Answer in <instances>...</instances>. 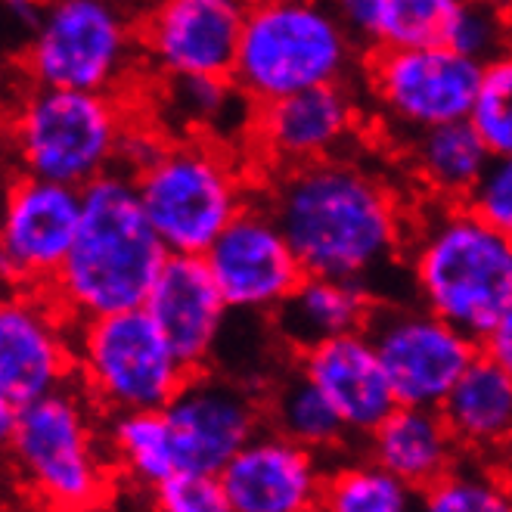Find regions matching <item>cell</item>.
I'll return each instance as SVG.
<instances>
[{
	"instance_id": "cell-32",
	"label": "cell",
	"mask_w": 512,
	"mask_h": 512,
	"mask_svg": "<svg viewBox=\"0 0 512 512\" xmlns=\"http://www.w3.org/2000/svg\"><path fill=\"white\" fill-rule=\"evenodd\" d=\"M509 38L512 22L497 0H463L454 25H450L447 44L478 59V63H488V59L512 47Z\"/></svg>"
},
{
	"instance_id": "cell-26",
	"label": "cell",
	"mask_w": 512,
	"mask_h": 512,
	"mask_svg": "<svg viewBox=\"0 0 512 512\" xmlns=\"http://www.w3.org/2000/svg\"><path fill=\"white\" fill-rule=\"evenodd\" d=\"M264 423L267 429L305 444L320 457L339 454L354 438L339 410L301 370H292L270 388V395L264 398Z\"/></svg>"
},
{
	"instance_id": "cell-22",
	"label": "cell",
	"mask_w": 512,
	"mask_h": 512,
	"mask_svg": "<svg viewBox=\"0 0 512 512\" xmlns=\"http://www.w3.org/2000/svg\"><path fill=\"white\" fill-rule=\"evenodd\" d=\"M463 454L441 407L398 404L367 435V457L401 475L416 491H426Z\"/></svg>"
},
{
	"instance_id": "cell-7",
	"label": "cell",
	"mask_w": 512,
	"mask_h": 512,
	"mask_svg": "<svg viewBox=\"0 0 512 512\" xmlns=\"http://www.w3.org/2000/svg\"><path fill=\"white\" fill-rule=\"evenodd\" d=\"M134 184L149 224L171 255H205L227 224L252 205L233 153L205 137L168 143Z\"/></svg>"
},
{
	"instance_id": "cell-38",
	"label": "cell",
	"mask_w": 512,
	"mask_h": 512,
	"mask_svg": "<svg viewBox=\"0 0 512 512\" xmlns=\"http://www.w3.org/2000/svg\"><path fill=\"white\" fill-rule=\"evenodd\" d=\"M44 4L47 0H4V13H7V25H19L22 32V47L32 38V32L41 22V13H44Z\"/></svg>"
},
{
	"instance_id": "cell-3",
	"label": "cell",
	"mask_w": 512,
	"mask_h": 512,
	"mask_svg": "<svg viewBox=\"0 0 512 512\" xmlns=\"http://www.w3.org/2000/svg\"><path fill=\"white\" fill-rule=\"evenodd\" d=\"M407 267L419 305L478 342L512 308V236L466 202H438L416 221Z\"/></svg>"
},
{
	"instance_id": "cell-36",
	"label": "cell",
	"mask_w": 512,
	"mask_h": 512,
	"mask_svg": "<svg viewBox=\"0 0 512 512\" xmlns=\"http://www.w3.org/2000/svg\"><path fill=\"white\" fill-rule=\"evenodd\" d=\"M329 4L336 7L342 25L348 28V35L357 41L360 50L373 53L379 47L385 0H329Z\"/></svg>"
},
{
	"instance_id": "cell-35",
	"label": "cell",
	"mask_w": 512,
	"mask_h": 512,
	"mask_svg": "<svg viewBox=\"0 0 512 512\" xmlns=\"http://www.w3.org/2000/svg\"><path fill=\"white\" fill-rule=\"evenodd\" d=\"M168 134H162L156 125H137V122H128L125 134H122V146H118V171H125L131 177H137L143 168L153 165L162 149L168 146Z\"/></svg>"
},
{
	"instance_id": "cell-29",
	"label": "cell",
	"mask_w": 512,
	"mask_h": 512,
	"mask_svg": "<svg viewBox=\"0 0 512 512\" xmlns=\"http://www.w3.org/2000/svg\"><path fill=\"white\" fill-rule=\"evenodd\" d=\"M419 506L432 512H509L512 481L488 466V460L472 457L450 466L426 491H419Z\"/></svg>"
},
{
	"instance_id": "cell-13",
	"label": "cell",
	"mask_w": 512,
	"mask_h": 512,
	"mask_svg": "<svg viewBox=\"0 0 512 512\" xmlns=\"http://www.w3.org/2000/svg\"><path fill=\"white\" fill-rule=\"evenodd\" d=\"M75 382V320L50 292L13 289L0 308V407L22 410Z\"/></svg>"
},
{
	"instance_id": "cell-17",
	"label": "cell",
	"mask_w": 512,
	"mask_h": 512,
	"mask_svg": "<svg viewBox=\"0 0 512 512\" xmlns=\"http://www.w3.org/2000/svg\"><path fill=\"white\" fill-rule=\"evenodd\" d=\"M357 97L348 81L298 90L261 103L252 118V143L277 171L333 159L357 131Z\"/></svg>"
},
{
	"instance_id": "cell-5",
	"label": "cell",
	"mask_w": 512,
	"mask_h": 512,
	"mask_svg": "<svg viewBox=\"0 0 512 512\" xmlns=\"http://www.w3.org/2000/svg\"><path fill=\"white\" fill-rule=\"evenodd\" d=\"M357 50L329 0H252L230 78L261 106L348 81Z\"/></svg>"
},
{
	"instance_id": "cell-20",
	"label": "cell",
	"mask_w": 512,
	"mask_h": 512,
	"mask_svg": "<svg viewBox=\"0 0 512 512\" xmlns=\"http://www.w3.org/2000/svg\"><path fill=\"white\" fill-rule=\"evenodd\" d=\"M298 370L339 410L354 438H367L398 407L395 385L367 329L301 351Z\"/></svg>"
},
{
	"instance_id": "cell-10",
	"label": "cell",
	"mask_w": 512,
	"mask_h": 512,
	"mask_svg": "<svg viewBox=\"0 0 512 512\" xmlns=\"http://www.w3.org/2000/svg\"><path fill=\"white\" fill-rule=\"evenodd\" d=\"M485 63L450 44L373 50L367 56V90L382 118L410 134L469 118Z\"/></svg>"
},
{
	"instance_id": "cell-1",
	"label": "cell",
	"mask_w": 512,
	"mask_h": 512,
	"mask_svg": "<svg viewBox=\"0 0 512 512\" xmlns=\"http://www.w3.org/2000/svg\"><path fill=\"white\" fill-rule=\"evenodd\" d=\"M264 205L289 236L305 274L357 280L373 289L410 239L395 190L364 165L336 156L283 168Z\"/></svg>"
},
{
	"instance_id": "cell-27",
	"label": "cell",
	"mask_w": 512,
	"mask_h": 512,
	"mask_svg": "<svg viewBox=\"0 0 512 512\" xmlns=\"http://www.w3.org/2000/svg\"><path fill=\"white\" fill-rule=\"evenodd\" d=\"M112 463L118 478L153 494L165 478L180 469L171 423L162 410H131L109 416L106 426Z\"/></svg>"
},
{
	"instance_id": "cell-23",
	"label": "cell",
	"mask_w": 512,
	"mask_h": 512,
	"mask_svg": "<svg viewBox=\"0 0 512 512\" xmlns=\"http://www.w3.org/2000/svg\"><path fill=\"white\" fill-rule=\"evenodd\" d=\"M450 432L469 457L512 454V376L481 351L441 401Z\"/></svg>"
},
{
	"instance_id": "cell-2",
	"label": "cell",
	"mask_w": 512,
	"mask_h": 512,
	"mask_svg": "<svg viewBox=\"0 0 512 512\" xmlns=\"http://www.w3.org/2000/svg\"><path fill=\"white\" fill-rule=\"evenodd\" d=\"M81 196V227L50 286L53 301L75 323L143 308L171 252L143 212L134 177L112 168Z\"/></svg>"
},
{
	"instance_id": "cell-14",
	"label": "cell",
	"mask_w": 512,
	"mask_h": 512,
	"mask_svg": "<svg viewBox=\"0 0 512 512\" xmlns=\"http://www.w3.org/2000/svg\"><path fill=\"white\" fill-rule=\"evenodd\" d=\"M230 311L274 314L305 280V264L267 205H249L205 252Z\"/></svg>"
},
{
	"instance_id": "cell-11",
	"label": "cell",
	"mask_w": 512,
	"mask_h": 512,
	"mask_svg": "<svg viewBox=\"0 0 512 512\" xmlns=\"http://www.w3.org/2000/svg\"><path fill=\"white\" fill-rule=\"evenodd\" d=\"M367 333L395 385L398 404L441 407L481 354V342L426 305H376Z\"/></svg>"
},
{
	"instance_id": "cell-4",
	"label": "cell",
	"mask_w": 512,
	"mask_h": 512,
	"mask_svg": "<svg viewBox=\"0 0 512 512\" xmlns=\"http://www.w3.org/2000/svg\"><path fill=\"white\" fill-rule=\"evenodd\" d=\"M97 404L78 382L13 413L4 432L19 488L50 509H97L112 497L118 469Z\"/></svg>"
},
{
	"instance_id": "cell-34",
	"label": "cell",
	"mask_w": 512,
	"mask_h": 512,
	"mask_svg": "<svg viewBox=\"0 0 512 512\" xmlns=\"http://www.w3.org/2000/svg\"><path fill=\"white\" fill-rule=\"evenodd\" d=\"M466 205L488 224L512 236V156H491Z\"/></svg>"
},
{
	"instance_id": "cell-25",
	"label": "cell",
	"mask_w": 512,
	"mask_h": 512,
	"mask_svg": "<svg viewBox=\"0 0 512 512\" xmlns=\"http://www.w3.org/2000/svg\"><path fill=\"white\" fill-rule=\"evenodd\" d=\"M407 156L416 180L438 202H466L491 162V149L469 118H463L410 134Z\"/></svg>"
},
{
	"instance_id": "cell-15",
	"label": "cell",
	"mask_w": 512,
	"mask_h": 512,
	"mask_svg": "<svg viewBox=\"0 0 512 512\" xmlns=\"http://www.w3.org/2000/svg\"><path fill=\"white\" fill-rule=\"evenodd\" d=\"M252 0H153L140 22L143 59L162 78L230 75Z\"/></svg>"
},
{
	"instance_id": "cell-12",
	"label": "cell",
	"mask_w": 512,
	"mask_h": 512,
	"mask_svg": "<svg viewBox=\"0 0 512 512\" xmlns=\"http://www.w3.org/2000/svg\"><path fill=\"white\" fill-rule=\"evenodd\" d=\"M81 187L19 174L4 205L0 264L13 289L50 292L81 227Z\"/></svg>"
},
{
	"instance_id": "cell-18",
	"label": "cell",
	"mask_w": 512,
	"mask_h": 512,
	"mask_svg": "<svg viewBox=\"0 0 512 512\" xmlns=\"http://www.w3.org/2000/svg\"><path fill=\"white\" fill-rule=\"evenodd\" d=\"M323 457L274 429L252 435L221 469L230 512H311L320 509Z\"/></svg>"
},
{
	"instance_id": "cell-16",
	"label": "cell",
	"mask_w": 512,
	"mask_h": 512,
	"mask_svg": "<svg viewBox=\"0 0 512 512\" xmlns=\"http://www.w3.org/2000/svg\"><path fill=\"white\" fill-rule=\"evenodd\" d=\"M165 416L174 432L180 469L221 475L239 447L261 432L264 401L243 382L199 370L168 401Z\"/></svg>"
},
{
	"instance_id": "cell-37",
	"label": "cell",
	"mask_w": 512,
	"mask_h": 512,
	"mask_svg": "<svg viewBox=\"0 0 512 512\" xmlns=\"http://www.w3.org/2000/svg\"><path fill=\"white\" fill-rule=\"evenodd\" d=\"M481 351L512 376V308L500 317V323L491 329V333L481 339Z\"/></svg>"
},
{
	"instance_id": "cell-31",
	"label": "cell",
	"mask_w": 512,
	"mask_h": 512,
	"mask_svg": "<svg viewBox=\"0 0 512 512\" xmlns=\"http://www.w3.org/2000/svg\"><path fill=\"white\" fill-rule=\"evenodd\" d=\"M469 122L491 156H512V47L485 63Z\"/></svg>"
},
{
	"instance_id": "cell-30",
	"label": "cell",
	"mask_w": 512,
	"mask_h": 512,
	"mask_svg": "<svg viewBox=\"0 0 512 512\" xmlns=\"http://www.w3.org/2000/svg\"><path fill=\"white\" fill-rule=\"evenodd\" d=\"M463 0H385L376 50L447 44Z\"/></svg>"
},
{
	"instance_id": "cell-8",
	"label": "cell",
	"mask_w": 512,
	"mask_h": 512,
	"mask_svg": "<svg viewBox=\"0 0 512 512\" xmlns=\"http://www.w3.org/2000/svg\"><path fill=\"white\" fill-rule=\"evenodd\" d=\"M140 22L131 0H47L22 47L28 84L118 94L140 63Z\"/></svg>"
},
{
	"instance_id": "cell-28",
	"label": "cell",
	"mask_w": 512,
	"mask_h": 512,
	"mask_svg": "<svg viewBox=\"0 0 512 512\" xmlns=\"http://www.w3.org/2000/svg\"><path fill=\"white\" fill-rule=\"evenodd\" d=\"M419 506V491L373 457L333 463L326 469L320 509L329 512H407Z\"/></svg>"
},
{
	"instance_id": "cell-33",
	"label": "cell",
	"mask_w": 512,
	"mask_h": 512,
	"mask_svg": "<svg viewBox=\"0 0 512 512\" xmlns=\"http://www.w3.org/2000/svg\"><path fill=\"white\" fill-rule=\"evenodd\" d=\"M149 497L162 512H230L221 475L215 472L177 469Z\"/></svg>"
},
{
	"instance_id": "cell-6",
	"label": "cell",
	"mask_w": 512,
	"mask_h": 512,
	"mask_svg": "<svg viewBox=\"0 0 512 512\" xmlns=\"http://www.w3.org/2000/svg\"><path fill=\"white\" fill-rule=\"evenodd\" d=\"M128 122L115 94L32 84L10 118V153L19 174L87 187L118 165Z\"/></svg>"
},
{
	"instance_id": "cell-9",
	"label": "cell",
	"mask_w": 512,
	"mask_h": 512,
	"mask_svg": "<svg viewBox=\"0 0 512 512\" xmlns=\"http://www.w3.org/2000/svg\"><path fill=\"white\" fill-rule=\"evenodd\" d=\"M190 370L146 308L75 323V382L100 413L162 410Z\"/></svg>"
},
{
	"instance_id": "cell-24",
	"label": "cell",
	"mask_w": 512,
	"mask_h": 512,
	"mask_svg": "<svg viewBox=\"0 0 512 512\" xmlns=\"http://www.w3.org/2000/svg\"><path fill=\"white\" fill-rule=\"evenodd\" d=\"M162 122L180 128V137H205L224 143L249 134L255 100L230 75H177L162 78ZM165 125H159L165 131Z\"/></svg>"
},
{
	"instance_id": "cell-19",
	"label": "cell",
	"mask_w": 512,
	"mask_h": 512,
	"mask_svg": "<svg viewBox=\"0 0 512 512\" xmlns=\"http://www.w3.org/2000/svg\"><path fill=\"white\" fill-rule=\"evenodd\" d=\"M143 308L190 373L212 367L230 305L208 270L205 255H168Z\"/></svg>"
},
{
	"instance_id": "cell-21",
	"label": "cell",
	"mask_w": 512,
	"mask_h": 512,
	"mask_svg": "<svg viewBox=\"0 0 512 512\" xmlns=\"http://www.w3.org/2000/svg\"><path fill=\"white\" fill-rule=\"evenodd\" d=\"M376 311V292L367 283L305 274L292 295L270 314L280 342L301 354L320 342L367 329Z\"/></svg>"
}]
</instances>
